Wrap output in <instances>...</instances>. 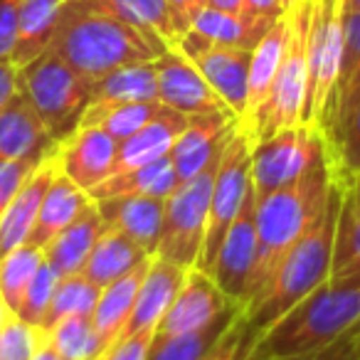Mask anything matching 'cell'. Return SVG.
<instances>
[{
    "instance_id": "obj_1",
    "label": "cell",
    "mask_w": 360,
    "mask_h": 360,
    "mask_svg": "<svg viewBox=\"0 0 360 360\" xmlns=\"http://www.w3.org/2000/svg\"><path fill=\"white\" fill-rule=\"evenodd\" d=\"M168 47L160 37L126 25L86 0H67L47 50L94 84L124 65L153 62Z\"/></svg>"
},
{
    "instance_id": "obj_2",
    "label": "cell",
    "mask_w": 360,
    "mask_h": 360,
    "mask_svg": "<svg viewBox=\"0 0 360 360\" xmlns=\"http://www.w3.org/2000/svg\"><path fill=\"white\" fill-rule=\"evenodd\" d=\"M333 186L335 163L328 150L294 183L257 200V259L242 306L264 289L286 252L319 220L328 205Z\"/></svg>"
},
{
    "instance_id": "obj_3",
    "label": "cell",
    "mask_w": 360,
    "mask_h": 360,
    "mask_svg": "<svg viewBox=\"0 0 360 360\" xmlns=\"http://www.w3.org/2000/svg\"><path fill=\"white\" fill-rule=\"evenodd\" d=\"M340 205V188L335 180L328 205L319 215V220L304 232L299 242L291 247L264 284V289L247 306H242L247 343H257L264 330H269L286 311H291L301 299L321 286L330 274V257H333L335 217Z\"/></svg>"
},
{
    "instance_id": "obj_4",
    "label": "cell",
    "mask_w": 360,
    "mask_h": 360,
    "mask_svg": "<svg viewBox=\"0 0 360 360\" xmlns=\"http://www.w3.org/2000/svg\"><path fill=\"white\" fill-rule=\"evenodd\" d=\"M360 321V276L326 279L269 330L257 338L247 360H274L330 343Z\"/></svg>"
},
{
    "instance_id": "obj_5",
    "label": "cell",
    "mask_w": 360,
    "mask_h": 360,
    "mask_svg": "<svg viewBox=\"0 0 360 360\" xmlns=\"http://www.w3.org/2000/svg\"><path fill=\"white\" fill-rule=\"evenodd\" d=\"M311 8H314V0H299L286 13V18H289V37H286L284 55H281L269 96H266L259 114H257L255 129H252L250 136L252 143L276 134V131L304 124L306 91H309L306 45H309Z\"/></svg>"
},
{
    "instance_id": "obj_6",
    "label": "cell",
    "mask_w": 360,
    "mask_h": 360,
    "mask_svg": "<svg viewBox=\"0 0 360 360\" xmlns=\"http://www.w3.org/2000/svg\"><path fill=\"white\" fill-rule=\"evenodd\" d=\"M20 94L32 104L55 141H65L79 126L91 101V82L75 72L62 57L45 50L18 70Z\"/></svg>"
},
{
    "instance_id": "obj_7",
    "label": "cell",
    "mask_w": 360,
    "mask_h": 360,
    "mask_svg": "<svg viewBox=\"0 0 360 360\" xmlns=\"http://www.w3.org/2000/svg\"><path fill=\"white\" fill-rule=\"evenodd\" d=\"M343 47V11L340 0H314L309 25V91H306L304 124H311L328 141L333 121V96Z\"/></svg>"
},
{
    "instance_id": "obj_8",
    "label": "cell",
    "mask_w": 360,
    "mask_h": 360,
    "mask_svg": "<svg viewBox=\"0 0 360 360\" xmlns=\"http://www.w3.org/2000/svg\"><path fill=\"white\" fill-rule=\"evenodd\" d=\"M222 150L195 178L180 183L165 198V217H163V227H160V240L155 255L168 262H175L180 266H186V269H193L198 264V257H200L207 212H210L212 180H215Z\"/></svg>"
},
{
    "instance_id": "obj_9",
    "label": "cell",
    "mask_w": 360,
    "mask_h": 360,
    "mask_svg": "<svg viewBox=\"0 0 360 360\" xmlns=\"http://www.w3.org/2000/svg\"><path fill=\"white\" fill-rule=\"evenodd\" d=\"M328 150L326 136L311 124L291 126L252 143V188L257 200L294 183Z\"/></svg>"
},
{
    "instance_id": "obj_10",
    "label": "cell",
    "mask_w": 360,
    "mask_h": 360,
    "mask_svg": "<svg viewBox=\"0 0 360 360\" xmlns=\"http://www.w3.org/2000/svg\"><path fill=\"white\" fill-rule=\"evenodd\" d=\"M250 186H252V141L237 126V131L227 141L225 150H222L220 165H217L215 180H212L210 212H207L205 237H202L200 257H198V264H195L205 274H210V266L217 257V250H220L232 220L240 212L242 200H245Z\"/></svg>"
},
{
    "instance_id": "obj_11",
    "label": "cell",
    "mask_w": 360,
    "mask_h": 360,
    "mask_svg": "<svg viewBox=\"0 0 360 360\" xmlns=\"http://www.w3.org/2000/svg\"><path fill=\"white\" fill-rule=\"evenodd\" d=\"M173 47H178L198 67V72L205 77L212 91L225 101L227 109L240 121L247 104V79H250L252 50L212 45V42L202 40L191 30L180 37Z\"/></svg>"
},
{
    "instance_id": "obj_12",
    "label": "cell",
    "mask_w": 360,
    "mask_h": 360,
    "mask_svg": "<svg viewBox=\"0 0 360 360\" xmlns=\"http://www.w3.org/2000/svg\"><path fill=\"white\" fill-rule=\"evenodd\" d=\"M257 259V195L250 186L237 217L232 220L225 240H222L217 257L210 266V276L215 284L242 306L247 296L252 269Z\"/></svg>"
},
{
    "instance_id": "obj_13",
    "label": "cell",
    "mask_w": 360,
    "mask_h": 360,
    "mask_svg": "<svg viewBox=\"0 0 360 360\" xmlns=\"http://www.w3.org/2000/svg\"><path fill=\"white\" fill-rule=\"evenodd\" d=\"M158 77V101L180 114L198 116L210 111H230L227 104L212 91L205 77L178 47H168L153 60Z\"/></svg>"
},
{
    "instance_id": "obj_14",
    "label": "cell",
    "mask_w": 360,
    "mask_h": 360,
    "mask_svg": "<svg viewBox=\"0 0 360 360\" xmlns=\"http://www.w3.org/2000/svg\"><path fill=\"white\" fill-rule=\"evenodd\" d=\"M119 143L99 126H77L65 141L57 143L60 173L89 193L114 173Z\"/></svg>"
},
{
    "instance_id": "obj_15",
    "label": "cell",
    "mask_w": 360,
    "mask_h": 360,
    "mask_svg": "<svg viewBox=\"0 0 360 360\" xmlns=\"http://www.w3.org/2000/svg\"><path fill=\"white\" fill-rule=\"evenodd\" d=\"M237 116L232 111H210L191 116L170 148V163L180 183L195 178L232 139L237 131Z\"/></svg>"
},
{
    "instance_id": "obj_16",
    "label": "cell",
    "mask_w": 360,
    "mask_h": 360,
    "mask_svg": "<svg viewBox=\"0 0 360 360\" xmlns=\"http://www.w3.org/2000/svg\"><path fill=\"white\" fill-rule=\"evenodd\" d=\"M230 306H235V301L215 284V279L198 266H193V269H188L186 281L155 328V338H168V335L200 328Z\"/></svg>"
},
{
    "instance_id": "obj_17",
    "label": "cell",
    "mask_w": 360,
    "mask_h": 360,
    "mask_svg": "<svg viewBox=\"0 0 360 360\" xmlns=\"http://www.w3.org/2000/svg\"><path fill=\"white\" fill-rule=\"evenodd\" d=\"M55 153V136L30 101L18 91L15 99L0 111V160H25L40 165Z\"/></svg>"
},
{
    "instance_id": "obj_18",
    "label": "cell",
    "mask_w": 360,
    "mask_h": 360,
    "mask_svg": "<svg viewBox=\"0 0 360 360\" xmlns=\"http://www.w3.org/2000/svg\"><path fill=\"white\" fill-rule=\"evenodd\" d=\"M186 274H188L186 266L163 259L158 255L150 257V264L139 284L136 304L124 333H139V330L158 328V323L163 321L165 311L170 309L178 289L186 281Z\"/></svg>"
},
{
    "instance_id": "obj_19",
    "label": "cell",
    "mask_w": 360,
    "mask_h": 360,
    "mask_svg": "<svg viewBox=\"0 0 360 360\" xmlns=\"http://www.w3.org/2000/svg\"><path fill=\"white\" fill-rule=\"evenodd\" d=\"M94 202L106 227L124 232L148 255H155L165 217V200L146 195H119Z\"/></svg>"
},
{
    "instance_id": "obj_20",
    "label": "cell",
    "mask_w": 360,
    "mask_h": 360,
    "mask_svg": "<svg viewBox=\"0 0 360 360\" xmlns=\"http://www.w3.org/2000/svg\"><path fill=\"white\" fill-rule=\"evenodd\" d=\"M60 173L57 158H47L35 168V173L25 180V186L18 191L13 202L6 207V212L0 215V257L11 255L13 250L22 247L30 237V230L37 220L42 198H45L47 188H50L52 178Z\"/></svg>"
},
{
    "instance_id": "obj_21",
    "label": "cell",
    "mask_w": 360,
    "mask_h": 360,
    "mask_svg": "<svg viewBox=\"0 0 360 360\" xmlns=\"http://www.w3.org/2000/svg\"><path fill=\"white\" fill-rule=\"evenodd\" d=\"M286 37H289V18L284 15L266 30V35L252 50L250 79H247V104L242 119L237 121L242 134H247V139L252 136L257 114H259L262 104L266 101L271 84H274L276 70H279L281 55H284L286 47Z\"/></svg>"
},
{
    "instance_id": "obj_22",
    "label": "cell",
    "mask_w": 360,
    "mask_h": 360,
    "mask_svg": "<svg viewBox=\"0 0 360 360\" xmlns=\"http://www.w3.org/2000/svg\"><path fill=\"white\" fill-rule=\"evenodd\" d=\"M188 121H191L188 114H180V111L163 104V109H160L143 129H139L134 136H129V139L119 143L114 173L141 168V165L153 163V160L170 155V148H173L175 139H178L180 131L188 126Z\"/></svg>"
},
{
    "instance_id": "obj_23",
    "label": "cell",
    "mask_w": 360,
    "mask_h": 360,
    "mask_svg": "<svg viewBox=\"0 0 360 360\" xmlns=\"http://www.w3.org/2000/svg\"><path fill=\"white\" fill-rule=\"evenodd\" d=\"M335 180L340 188V205L328 279H355L360 276V183L355 175L340 173H335Z\"/></svg>"
},
{
    "instance_id": "obj_24",
    "label": "cell",
    "mask_w": 360,
    "mask_h": 360,
    "mask_svg": "<svg viewBox=\"0 0 360 360\" xmlns=\"http://www.w3.org/2000/svg\"><path fill=\"white\" fill-rule=\"evenodd\" d=\"M89 202H91L89 193L82 191L79 186H75L67 175L57 173L52 178L50 188H47L45 198H42L40 212H37V220L32 225L30 237H27L25 245L37 247V250L45 252V247L62 230H67Z\"/></svg>"
},
{
    "instance_id": "obj_25",
    "label": "cell",
    "mask_w": 360,
    "mask_h": 360,
    "mask_svg": "<svg viewBox=\"0 0 360 360\" xmlns=\"http://www.w3.org/2000/svg\"><path fill=\"white\" fill-rule=\"evenodd\" d=\"M101 230H104V220H101L96 202L91 200L79 212V217L45 247V262L60 276L77 274V271L84 269Z\"/></svg>"
},
{
    "instance_id": "obj_26",
    "label": "cell",
    "mask_w": 360,
    "mask_h": 360,
    "mask_svg": "<svg viewBox=\"0 0 360 360\" xmlns=\"http://www.w3.org/2000/svg\"><path fill=\"white\" fill-rule=\"evenodd\" d=\"M148 264H150V257L141 262L139 266H134L129 274L119 276L116 281H111L109 286L101 289L99 301H96L94 311H91V323H94L101 350H104L106 345H111L124 333L126 323H129V319H131V311H134L139 284H141V279H143Z\"/></svg>"
},
{
    "instance_id": "obj_27",
    "label": "cell",
    "mask_w": 360,
    "mask_h": 360,
    "mask_svg": "<svg viewBox=\"0 0 360 360\" xmlns=\"http://www.w3.org/2000/svg\"><path fill=\"white\" fill-rule=\"evenodd\" d=\"M180 186L175 168L170 163V155L158 158L153 163H146L141 168L121 170L114 173L99 183L96 188L89 191L91 200H106V198H119V195H146V198H165Z\"/></svg>"
},
{
    "instance_id": "obj_28",
    "label": "cell",
    "mask_w": 360,
    "mask_h": 360,
    "mask_svg": "<svg viewBox=\"0 0 360 360\" xmlns=\"http://www.w3.org/2000/svg\"><path fill=\"white\" fill-rule=\"evenodd\" d=\"M148 257L153 255H148L143 247L136 245L131 237H126L124 232L114 230V227L104 225L89 259H86L84 269H82V274L89 281H94L99 289H104V286H109L119 276L129 274L134 266H139Z\"/></svg>"
},
{
    "instance_id": "obj_29",
    "label": "cell",
    "mask_w": 360,
    "mask_h": 360,
    "mask_svg": "<svg viewBox=\"0 0 360 360\" xmlns=\"http://www.w3.org/2000/svg\"><path fill=\"white\" fill-rule=\"evenodd\" d=\"M86 3L146 35L160 37L170 47L186 35L175 13L170 11L168 0H86Z\"/></svg>"
},
{
    "instance_id": "obj_30",
    "label": "cell",
    "mask_w": 360,
    "mask_h": 360,
    "mask_svg": "<svg viewBox=\"0 0 360 360\" xmlns=\"http://www.w3.org/2000/svg\"><path fill=\"white\" fill-rule=\"evenodd\" d=\"M240 316H242V306L235 304L222 311L220 316H215L210 323L200 326V328L186 330V333H178V335H168V338H153L146 360H202L220 343V338L232 328V323Z\"/></svg>"
},
{
    "instance_id": "obj_31",
    "label": "cell",
    "mask_w": 360,
    "mask_h": 360,
    "mask_svg": "<svg viewBox=\"0 0 360 360\" xmlns=\"http://www.w3.org/2000/svg\"><path fill=\"white\" fill-rule=\"evenodd\" d=\"M67 0H25L18 18V35L13 47V65L20 70L50 47L57 20Z\"/></svg>"
},
{
    "instance_id": "obj_32",
    "label": "cell",
    "mask_w": 360,
    "mask_h": 360,
    "mask_svg": "<svg viewBox=\"0 0 360 360\" xmlns=\"http://www.w3.org/2000/svg\"><path fill=\"white\" fill-rule=\"evenodd\" d=\"M136 101H158V77L153 62L124 65L91 84L89 104H136Z\"/></svg>"
},
{
    "instance_id": "obj_33",
    "label": "cell",
    "mask_w": 360,
    "mask_h": 360,
    "mask_svg": "<svg viewBox=\"0 0 360 360\" xmlns=\"http://www.w3.org/2000/svg\"><path fill=\"white\" fill-rule=\"evenodd\" d=\"M274 25V22H271ZM269 22H252L242 15H232V13H222L215 8H202L195 18H193L188 30L195 32L198 37L212 42V45H225V47H242V50H255L257 42L266 35Z\"/></svg>"
},
{
    "instance_id": "obj_34",
    "label": "cell",
    "mask_w": 360,
    "mask_h": 360,
    "mask_svg": "<svg viewBox=\"0 0 360 360\" xmlns=\"http://www.w3.org/2000/svg\"><path fill=\"white\" fill-rule=\"evenodd\" d=\"M160 101H136V104H89L82 114L79 126H99L116 143L143 129L158 111Z\"/></svg>"
},
{
    "instance_id": "obj_35",
    "label": "cell",
    "mask_w": 360,
    "mask_h": 360,
    "mask_svg": "<svg viewBox=\"0 0 360 360\" xmlns=\"http://www.w3.org/2000/svg\"><path fill=\"white\" fill-rule=\"evenodd\" d=\"M99 286L86 279L82 271L70 276H60L52 301L47 306V314L40 323V330L47 333L52 326H57L62 319H70V316H91L96 301H99Z\"/></svg>"
},
{
    "instance_id": "obj_36",
    "label": "cell",
    "mask_w": 360,
    "mask_h": 360,
    "mask_svg": "<svg viewBox=\"0 0 360 360\" xmlns=\"http://www.w3.org/2000/svg\"><path fill=\"white\" fill-rule=\"evenodd\" d=\"M335 173L353 175L360 170V89L343 109L335 114L328 136Z\"/></svg>"
},
{
    "instance_id": "obj_37",
    "label": "cell",
    "mask_w": 360,
    "mask_h": 360,
    "mask_svg": "<svg viewBox=\"0 0 360 360\" xmlns=\"http://www.w3.org/2000/svg\"><path fill=\"white\" fill-rule=\"evenodd\" d=\"M42 262H45V252L30 245H22L13 250L11 255L0 257V296L13 314H18V309H20L22 296H25L27 286L42 266Z\"/></svg>"
},
{
    "instance_id": "obj_38",
    "label": "cell",
    "mask_w": 360,
    "mask_h": 360,
    "mask_svg": "<svg viewBox=\"0 0 360 360\" xmlns=\"http://www.w3.org/2000/svg\"><path fill=\"white\" fill-rule=\"evenodd\" d=\"M360 89V13L343 15V47H340V70L333 96V119ZM333 129V121H330ZM330 136V134H328Z\"/></svg>"
},
{
    "instance_id": "obj_39",
    "label": "cell",
    "mask_w": 360,
    "mask_h": 360,
    "mask_svg": "<svg viewBox=\"0 0 360 360\" xmlns=\"http://www.w3.org/2000/svg\"><path fill=\"white\" fill-rule=\"evenodd\" d=\"M45 335L65 360H94L101 353L91 316H70V319H62Z\"/></svg>"
},
{
    "instance_id": "obj_40",
    "label": "cell",
    "mask_w": 360,
    "mask_h": 360,
    "mask_svg": "<svg viewBox=\"0 0 360 360\" xmlns=\"http://www.w3.org/2000/svg\"><path fill=\"white\" fill-rule=\"evenodd\" d=\"M57 281H60V274H57L47 262H42V266L37 269V274L32 276L30 286H27L25 296H22L20 309H18V314H15L22 323L40 328L42 319H45V314H47V306H50V301H52V294H55Z\"/></svg>"
},
{
    "instance_id": "obj_41",
    "label": "cell",
    "mask_w": 360,
    "mask_h": 360,
    "mask_svg": "<svg viewBox=\"0 0 360 360\" xmlns=\"http://www.w3.org/2000/svg\"><path fill=\"white\" fill-rule=\"evenodd\" d=\"M40 340H42L40 328L22 323L18 316H13L0 328V360H30Z\"/></svg>"
},
{
    "instance_id": "obj_42",
    "label": "cell",
    "mask_w": 360,
    "mask_h": 360,
    "mask_svg": "<svg viewBox=\"0 0 360 360\" xmlns=\"http://www.w3.org/2000/svg\"><path fill=\"white\" fill-rule=\"evenodd\" d=\"M274 360H360V321L350 326L345 333H340L338 338L330 340V343L306 350V353L286 355V358Z\"/></svg>"
},
{
    "instance_id": "obj_43",
    "label": "cell",
    "mask_w": 360,
    "mask_h": 360,
    "mask_svg": "<svg viewBox=\"0 0 360 360\" xmlns=\"http://www.w3.org/2000/svg\"><path fill=\"white\" fill-rule=\"evenodd\" d=\"M155 338V330H139V333H121L111 345H106L94 360H146L148 348Z\"/></svg>"
},
{
    "instance_id": "obj_44",
    "label": "cell",
    "mask_w": 360,
    "mask_h": 360,
    "mask_svg": "<svg viewBox=\"0 0 360 360\" xmlns=\"http://www.w3.org/2000/svg\"><path fill=\"white\" fill-rule=\"evenodd\" d=\"M35 163H25V160H0V215L6 212V207L13 202L25 180L35 173Z\"/></svg>"
},
{
    "instance_id": "obj_45",
    "label": "cell",
    "mask_w": 360,
    "mask_h": 360,
    "mask_svg": "<svg viewBox=\"0 0 360 360\" xmlns=\"http://www.w3.org/2000/svg\"><path fill=\"white\" fill-rule=\"evenodd\" d=\"M247 355H250V343H247V335H245V321L240 316L232 323V328L220 338V343L202 360H247Z\"/></svg>"
},
{
    "instance_id": "obj_46",
    "label": "cell",
    "mask_w": 360,
    "mask_h": 360,
    "mask_svg": "<svg viewBox=\"0 0 360 360\" xmlns=\"http://www.w3.org/2000/svg\"><path fill=\"white\" fill-rule=\"evenodd\" d=\"M25 0H0V65L13 60L18 35V18ZM13 65V62H11Z\"/></svg>"
},
{
    "instance_id": "obj_47",
    "label": "cell",
    "mask_w": 360,
    "mask_h": 360,
    "mask_svg": "<svg viewBox=\"0 0 360 360\" xmlns=\"http://www.w3.org/2000/svg\"><path fill=\"white\" fill-rule=\"evenodd\" d=\"M284 15L286 11L281 0H245V8H242V18L252 22H269L271 25Z\"/></svg>"
},
{
    "instance_id": "obj_48",
    "label": "cell",
    "mask_w": 360,
    "mask_h": 360,
    "mask_svg": "<svg viewBox=\"0 0 360 360\" xmlns=\"http://www.w3.org/2000/svg\"><path fill=\"white\" fill-rule=\"evenodd\" d=\"M18 91H20V84H18V67L11 65V62H3V65H0V111L15 99Z\"/></svg>"
},
{
    "instance_id": "obj_49",
    "label": "cell",
    "mask_w": 360,
    "mask_h": 360,
    "mask_svg": "<svg viewBox=\"0 0 360 360\" xmlns=\"http://www.w3.org/2000/svg\"><path fill=\"white\" fill-rule=\"evenodd\" d=\"M168 6H170V11L175 13V18H178L180 25H183V30L188 32L193 18H195L198 13L207 6V0H168Z\"/></svg>"
},
{
    "instance_id": "obj_50",
    "label": "cell",
    "mask_w": 360,
    "mask_h": 360,
    "mask_svg": "<svg viewBox=\"0 0 360 360\" xmlns=\"http://www.w3.org/2000/svg\"><path fill=\"white\" fill-rule=\"evenodd\" d=\"M30 360H65L60 353L55 350V345L47 340V335L42 333V340L37 343V348H35V353H32V358Z\"/></svg>"
},
{
    "instance_id": "obj_51",
    "label": "cell",
    "mask_w": 360,
    "mask_h": 360,
    "mask_svg": "<svg viewBox=\"0 0 360 360\" xmlns=\"http://www.w3.org/2000/svg\"><path fill=\"white\" fill-rule=\"evenodd\" d=\"M207 8H215L222 13H232V15H242L245 0H207Z\"/></svg>"
},
{
    "instance_id": "obj_52",
    "label": "cell",
    "mask_w": 360,
    "mask_h": 360,
    "mask_svg": "<svg viewBox=\"0 0 360 360\" xmlns=\"http://www.w3.org/2000/svg\"><path fill=\"white\" fill-rule=\"evenodd\" d=\"M340 11H343V15L360 13V0H340Z\"/></svg>"
},
{
    "instance_id": "obj_53",
    "label": "cell",
    "mask_w": 360,
    "mask_h": 360,
    "mask_svg": "<svg viewBox=\"0 0 360 360\" xmlns=\"http://www.w3.org/2000/svg\"><path fill=\"white\" fill-rule=\"evenodd\" d=\"M13 316H15V314H13V311L8 309V304L3 301V296H0V328H3V326H6L8 321L13 319Z\"/></svg>"
},
{
    "instance_id": "obj_54",
    "label": "cell",
    "mask_w": 360,
    "mask_h": 360,
    "mask_svg": "<svg viewBox=\"0 0 360 360\" xmlns=\"http://www.w3.org/2000/svg\"><path fill=\"white\" fill-rule=\"evenodd\" d=\"M296 3H299V0H281V6H284V11H286V13H289L291 8L296 6Z\"/></svg>"
},
{
    "instance_id": "obj_55",
    "label": "cell",
    "mask_w": 360,
    "mask_h": 360,
    "mask_svg": "<svg viewBox=\"0 0 360 360\" xmlns=\"http://www.w3.org/2000/svg\"><path fill=\"white\" fill-rule=\"evenodd\" d=\"M355 175V180H358V183H360V170H358V173H353Z\"/></svg>"
}]
</instances>
